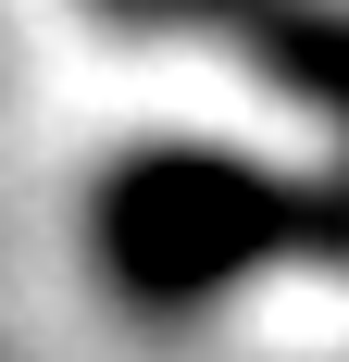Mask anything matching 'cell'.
<instances>
[{
	"mask_svg": "<svg viewBox=\"0 0 349 362\" xmlns=\"http://www.w3.org/2000/svg\"><path fill=\"white\" fill-rule=\"evenodd\" d=\"M100 250L138 300H212L249 262H312L349 250V187H287L225 150H150L100 200Z\"/></svg>",
	"mask_w": 349,
	"mask_h": 362,
	"instance_id": "1",
	"label": "cell"
},
{
	"mask_svg": "<svg viewBox=\"0 0 349 362\" xmlns=\"http://www.w3.org/2000/svg\"><path fill=\"white\" fill-rule=\"evenodd\" d=\"M125 13H187L200 25V13H237V0H125Z\"/></svg>",
	"mask_w": 349,
	"mask_h": 362,
	"instance_id": "3",
	"label": "cell"
},
{
	"mask_svg": "<svg viewBox=\"0 0 349 362\" xmlns=\"http://www.w3.org/2000/svg\"><path fill=\"white\" fill-rule=\"evenodd\" d=\"M262 50H275V63H287V75H300V88H312V100H324V112L349 125V13H337V25H300V13H262Z\"/></svg>",
	"mask_w": 349,
	"mask_h": 362,
	"instance_id": "2",
	"label": "cell"
}]
</instances>
